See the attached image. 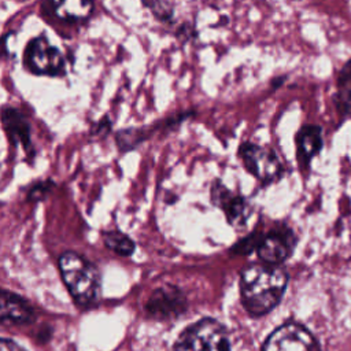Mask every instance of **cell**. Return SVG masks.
Listing matches in <instances>:
<instances>
[{"mask_svg":"<svg viewBox=\"0 0 351 351\" xmlns=\"http://www.w3.org/2000/svg\"><path fill=\"white\" fill-rule=\"evenodd\" d=\"M293 234L289 229L280 228L262 236L258 244V255L265 263L278 265L284 262L293 250Z\"/></svg>","mask_w":351,"mask_h":351,"instance_id":"obj_9","label":"cell"},{"mask_svg":"<svg viewBox=\"0 0 351 351\" xmlns=\"http://www.w3.org/2000/svg\"><path fill=\"white\" fill-rule=\"evenodd\" d=\"M59 269L62 278L80 306L93 304L100 295V273L97 267L77 252H63L59 258Z\"/></svg>","mask_w":351,"mask_h":351,"instance_id":"obj_2","label":"cell"},{"mask_svg":"<svg viewBox=\"0 0 351 351\" xmlns=\"http://www.w3.org/2000/svg\"><path fill=\"white\" fill-rule=\"evenodd\" d=\"M36 319L33 307L19 295L0 288V322L30 324Z\"/></svg>","mask_w":351,"mask_h":351,"instance_id":"obj_10","label":"cell"},{"mask_svg":"<svg viewBox=\"0 0 351 351\" xmlns=\"http://www.w3.org/2000/svg\"><path fill=\"white\" fill-rule=\"evenodd\" d=\"M211 200L226 214L228 222L232 226L243 228V225L247 222L250 217L248 202L243 196L230 192L219 181H215L213 184Z\"/></svg>","mask_w":351,"mask_h":351,"instance_id":"obj_8","label":"cell"},{"mask_svg":"<svg viewBox=\"0 0 351 351\" xmlns=\"http://www.w3.org/2000/svg\"><path fill=\"white\" fill-rule=\"evenodd\" d=\"M262 351H319V347L306 326L287 322L267 336Z\"/></svg>","mask_w":351,"mask_h":351,"instance_id":"obj_5","label":"cell"},{"mask_svg":"<svg viewBox=\"0 0 351 351\" xmlns=\"http://www.w3.org/2000/svg\"><path fill=\"white\" fill-rule=\"evenodd\" d=\"M144 5L149 8L154 16L162 22H171L174 15V8L167 0H143Z\"/></svg>","mask_w":351,"mask_h":351,"instance_id":"obj_15","label":"cell"},{"mask_svg":"<svg viewBox=\"0 0 351 351\" xmlns=\"http://www.w3.org/2000/svg\"><path fill=\"white\" fill-rule=\"evenodd\" d=\"M239 154L245 169L265 184L276 181L282 174V165L271 148L254 143H244L241 144Z\"/></svg>","mask_w":351,"mask_h":351,"instance_id":"obj_4","label":"cell"},{"mask_svg":"<svg viewBox=\"0 0 351 351\" xmlns=\"http://www.w3.org/2000/svg\"><path fill=\"white\" fill-rule=\"evenodd\" d=\"M186 308V299L181 289L174 285H165L152 292L145 310L155 319H173Z\"/></svg>","mask_w":351,"mask_h":351,"instance_id":"obj_7","label":"cell"},{"mask_svg":"<svg viewBox=\"0 0 351 351\" xmlns=\"http://www.w3.org/2000/svg\"><path fill=\"white\" fill-rule=\"evenodd\" d=\"M261 239H262L261 233H251L250 236H247L245 239H241L237 244H234L232 248V252H236L237 255L250 254L251 251L258 248Z\"/></svg>","mask_w":351,"mask_h":351,"instance_id":"obj_17","label":"cell"},{"mask_svg":"<svg viewBox=\"0 0 351 351\" xmlns=\"http://www.w3.org/2000/svg\"><path fill=\"white\" fill-rule=\"evenodd\" d=\"M322 130L317 125H304L296 134L298 159L300 165H307L322 148Z\"/></svg>","mask_w":351,"mask_h":351,"instance_id":"obj_12","label":"cell"},{"mask_svg":"<svg viewBox=\"0 0 351 351\" xmlns=\"http://www.w3.org/2000/svg\"><path fill=\"white\" fill-rule=\"evenodd\" d=\"M336 108L343 114L351 117V86H340L337 93L333 96Z\"/></svg>","mask_w":351,"mask_h":351,"instance_id":"obj_16","label":"cell"},{"mask_svg":"<svg viewBox=\"0 0 351 351\" xmlns=\"http://www.w3.org/2000/svg\"><path fill=\"white\" fill-rule=\"evenodd\" d=\"M26 63L38 75H62L64 73V58L45 36H37L26 47Z\"/></svg>","mask_w":351,"mask_h":351,"instance_id":"obj_6","label":"cell"},{"mask_svg":"<svg viewBox=\"0 0 351 351\" xmlns=\"http://www.w3.org/2000/svg\"><path fill=\"white\" fill-rule=\"evenodd\" d=\"M171 351H229V339L217 319L203 318L178 336Z\"/></svg>","mask_w":351,"mask_h":351,"instance_id":"obj_3","label":"cell"},{"mask_svg":"<svg viewBox=\"0 0 351 351\" xmlns=\"http://www.w3.org/2000/svg\"><path fill=\"white\" fill-rule=\"evenodd\" d=\"M52 14L66 22H81L90 18L95 10L93 0H49Z\"/></svg>","mask_w":351,"mask_h":351,"instance_id":"obj_11","label":"cell"},{"mask_svg":"<svg viewBox=\"0 0 351 351\" xmlns=\"http://www.w3.org/2000/svg\"><path fill=\"white\" fill-rule=\"evenodd\" d=\"M0 351H26V350L10 339L0 337Z\"/></svg>","mask_w":351,"mask_h":351,"instance_id":"obj_19","label":"cell"},{"mask_svg":"<svg viewBox=\"0 0 351 351\" xmlns=\"http://www.w3.org/2000/svg\"><path fill=\"white\" fill-rule=\"evenodd\" d=\"M346 85H351V59L343 66L337 75V86L340 88Z\"/></svg>","mask_w":351,"mask_h":351,"instance_id":"obj_18","label":"cell"},{"mask_svg":"<svg viewBox=\"0 0 351 351\" xmlns=\"http://www.w3.org/2000/svg\"><path fill=\"white\" fill-rule=\"evenodd\" d=\"M103 240L104 244L114 251L118 255L122 256H129L133 254L134 251V243L133 240L126 236L125 233H121L118 230H110V232H104L103 233Z\"/></svg>","mask_w":351,"mask_h":351,"instance_id":"obj_14","label":"cell"},{"mask_svg":"<svg viewBox=\"0 0 351 351\" xmlns=\"http://www.w3.org/2000/svg\"><path fill=\"white\" fill-rule=\"evenodd\" d=\"M287 284L288 274L278 265H250L240 276L241 303L250 315H263L280 303Z\"/></svg>","mask_w":351,"mask_h":351,"instance_id":"obj_1","label":"cell"},{"mask_svg":"<svg viewBox=\"0 0 351 351\" xmlns=\"http://www.w3.org/2000/svg\"><path fill=\"white\" fill-rule=\"evenodd\" d=\"M1 121L7 134L14 143H29V125L21 111L14 107H7L1 111Z\"/></svg>","mask_w":351,"mask_h":351,"instance_id":"obj_13","label":"cell"}]
</instances>
